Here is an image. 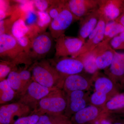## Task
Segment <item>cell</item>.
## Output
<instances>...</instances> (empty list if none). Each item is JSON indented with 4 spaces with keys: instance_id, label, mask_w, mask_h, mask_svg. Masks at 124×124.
Here are the masks:
<instances>
[{
    "instance_id": "obj_1",
    "label": "cell",
    "mask_w": 124,
    "mask_h": 124,
    "mask_svg": "<svg viewBox=\"0 0 124 124\" xmlns=\"http://www.w3.org/2000/svg\"><path fill=\"white\" fill-rule=\"evenodd\" d=\"M30 70L33 80L40 85L50 88L60 89L63 87L66 77L59 74L48 60L35 62Z\"/></svg>"
},
{
    "instance_id": "obj_2",
    "label": "cell",
    "mask_w": 124,
    "mask_h": 124,
    "mask_svg": "<svg viewBox=\"0 0 124 124\" xmlns=\"http://www.w3.org/2000/svg\"><path fill=\"white\" fill-rule=\"evenodd\" d=\"M0 57L2 60L17 65L24 64L27 66L32 63L31 56L25 53L11 34L0 35Z\"/></svg>"
},
{
    "instance_id": "obj_3",
    "label": "cell",
    "mask_w": 124,
    "mask_h": 124,
    "mask_svg": "<svg viewBox=\"0 0 124 124\" xmlns=\"http://www.w3.org/2000/svg\"><path fill=\"white\" fill-rule=\"evenodd\" d=\"M67 101L60 89H56L40 100L37 108L31 115L62 114L67 107Z\"/></svg>"
},
{
    "instance_id": "obj_4",
    "label": "cell",
    "mask_w": 124,
    "mask_h": 124,
    "mask_svg": "<svg viewBox=\"0 0 124 124\" xmlns=\"http://www.w3.org/2000/svg\"><path fill=\"white\" fill-rule=\"evenodd\" d=\"M56 89H59L47 88L33 80L24 93L20 95L18 102L29 107L32 112L36 110L40 100L51 91Z\"/></svg>"
},
{
    "instance_id": "obj_5",
    "label": "cell",
    "mask_w": 124,
    "mask_h": 124,
    "mask_svg": "<svg viewBox=\"0 0 124 124\" xmlns=\"http://www.w3.org/2000/svg\"><path fill=\"white\" fill-rule=\"evenodd\" d=\"M55 40V56L58 58L70 55L73 57L85 42L79 37L67 36L64 34Z\"/></svg>"
},
{
    "instance_id": "obj_6",
    "label": "cell",
    "mask_w": 124,
    "mask_h": 124,
    "mask_svg": "<svg viewBox=\"0 0 124 124\" xmlns=\"http://www.w3.org/2000/svg\"><path fill=\"white\" fill-rule=\"evenodd\" d=\"M79 20L69 10L66 3L59 14L52 19L49 26L50 33L55 39L64 34L65 31L75 21Z\"/></svg>"
},
{
    "instance_id": "obj_7",
    "label": "cell",
    "mask_w": 124,
    "mask_h": 124,
    "mask_svg": "<svg viewBox=\"0 0 124 124\" xmlns=\"http://www.w3.org/2000/svg\"><path fill=\"white\" fill-rule=\"evenodd\" d=\"M32 112L30 107L18 101L2 105L0 107V124H11L15 121V117L27 116Z\"/></svg>"
},
{
    "instance_id": "obj_8",
    "label": "cell",
    "mask_w": 124,
    "mask_h": 124,
    "mask_svg": "<svg viewBox=\"0 0 124 124\" xmlns=\"http://www.w3.org/2000/svg\"><path fill=\"white\" fill-rule=\"evenodd\" d=\"M53 37L50 32H41L35 36L31 40V57L32 62L44 58L51 49Z\"/></svg>"
},
{
    "instance_id": "obj_9",
    "label": "cell",
    "mask_w": 124,
    "mask_h": 124,
    "mask_svg": "<svg viewBox=\"0 0 124 124\" xmlns=\"http://www.w3.org/2000/svg\"><path fill=\"white\" fill-rule=\"evenodd\" d=\"M50 62L58 72L64 77L79 74L84 69L82 62L77 58L64 57Z\"/></svg>"
},
{
    "instance_id": "obj_10",
    "label": "cell",
    "mask_w": 124,
    "mask_h": 124,
    "mask_svg": "<svg viewBox=\"0 0 124 124\" xmlns=\"http://www.w3.org/2000/svg\"><path fill=\"white\" fill-rule=\"evenodd\" d=\"M100 0H69L67 5L73 15L81 19L99 9Z\"/></svg>"
},
{
    "instance_id": "obj_11",
    "label": "cell",
    "mask_w": 124,
    "mask_h": 124,
    "mask_svg": "<svg viewBox=\"0 0 124 124\" xmlns=\"http://www.w3.org/2000/svg\"><path fill=\"white\" fill-rule=\"evenodd\" d=\"M107 23L104 17L100 14V19L97 26L89 36L88 40L85 42L81 48L73 57H76L80 54L93 50L103 41Z\"/></svg>"
},
{
    "instance_id": "obj_12",
    "label": "cell",
    "mask_w": 124,
    "mask_h": 124,
    "mask_svg": "<svg viewBox=\"0 0 124 124\" xmlns=\"http://www.w3.org/2000/svg\"><path fill=\"white\" fill-rule=\"evenodd\" d=\"M99 10L107 22L117 20L124 11V1L100 0Z\"/></svg>"
},
{
    "instance_id": "obj_13",
    "label": "cell",
    "mask_w": 124,
    "mask_h": 124,
    "mask_svg": "<svg viewBox=\"0 0 124 124\" xmlns=\"http://www.w3.org/2000/svg\"><path fill=\"white\" fill-rule=\"evenodd\" d=\"M96 54V63L98 69H105L110 66L116 51L109 42L103 41L94 49Z\"/></svg>"
},
{
    "instance_id": "obj_14",
    "label": "cell",
    "mask_w": 124,
    "mask_h": 124,
    "mask_svg": "<svg viewBox=\"0 0 124 124\" xmlns=\"http://www.w3.org/2000/svg\"><path fill=\"white\" fill-rule=\"evenodd\" d=\"M100 14L99 9L80 19L79 38L85 42L99 22Z\"/></svg>"
},
{
    "instance_id": "obj_15",
    "label": "cell",
    "mask_w": 124,
    "mask_h": 124,
    "mask_svg": "<svg viewBox=\"0 0 124 124\" xmlns=\"http://www.w3.org/2000/svg\"><path fill=\"white\" fill-rule=\"evenodd\" d=\"M68 96L65 110L67 116L75 113L86 107V102L84 98V93L83 91H72L68 93Z\"/></svg>"
},
{
    "instance_id": "obj_16",
    "label": "cell",
    "mask_w": 124,
    "mask_h": 124,
    "mask_svg": "<svg viewBox=\"0 0 124 124\" xmlns=\"http://www.w3.org/2000/svg\"><path fill=\"white\" fill-rule=\"evenodd\" d=\"M88 86V82L84 77L79 74L65 78L63 87L68 93L73 91H83Z\"/></svg>"
},
{
    "instance_id": "obj_17",
    "label": "cell",
    "mask_w": 124,
    "mask_h": 124,
    "mask_svg": "<svg viewBox=\"0 0 124 124\" xmlns=\"http://www.w3.org/2000/svg\"><path fill=\"white\" fill-rule=\"evenodd\" d=\"M98 114L96 107L89 106L75 113L72 118L74 124H83L95 119Z\"/></svg>"
},
{
    "instance_id": "obj_18",
    "label": "cell",
    "mask_w": 124,
    "mask_h": 124,
    "mask_svg": "<svg viewBox=\"0 0 124 124\" xmlns=\"http://www.w3.org/2000/svg\"><path fill=\"white\" fill-rule=\"evenodd\" d=\"M76 58L82 62L84 69L88 73L94 74L98 69L96 64V55L94 50L80 54Z\"/></svg>"
},
{
    "instance_id": "obj_19",
    "label": "cell",
    "mask_w": 124,
    "mask_h": 124,
    "mask_svg": "<svg viewBox=\"0 0 124 124\" xmlns=\"http://www.w3.org/2000/svg\"><path fill=\"white\" fill-rule=\"evenodd\" d=\"M109 67L111 75L115 77H122L124 75V53L116 51Z\"/></svg>"
},
{
    "instance_id": "obj_20",
    "label": "cell",
    "mask_w": 124,
    "mask_h": 124,
    "mask_svg": "<svg viewBox=\"0 0 124 124\" xmlns=\"http://www.w3.org/2000/svg\"><path fill=\"white\" fill-rule=\"evenodd\" d=\"M29 31L30 28L26 24L24 19L20 18L15 20L12 24L11 33L17 39L28 35Z\"/></svg>"
},
{
    "instance_id": "obj_21",
    "label": "cell",
    "mask_w": 124,
    "mask_h": 124,
    "mask_svg": "<svg viewBox=\"0 0 124 124\" xmlns=\"http://www.w3.org/2000/svg\"><path fill=\"white\" fill-rule=\"evenodd\" d=\"M17 95L15 91L9 85L6 79L0 82V103L4 104L11 101Z\"/></svg>"
},
{
    "instance_id": "obj_22",
    "label": "cell",
    "mask_w": 124,
    "mask_h": 124,
    "mask_svg": "<svg viewBox=\"0 0 124 124\" xmlns=\"http://www.w3.org/2000/svg\"><path fill=\"white\" fill-rule=\"evenodd\" d=\"M6 80L9 85L15 91L17 95L20 96L23 91V86L18 71H11L9 74Z\"/></svg>"
},
{
    "instance_id": "obj_23",
    "label": "cell",
    "mask_w": 124,
    "mask_h": 124,
    "mask_svg": "<svg viewBox=\"0 0 124 124\" xmlns=\"http://www.w3.org/2000/svg\"><path fill=\"white\" fill-rule=\"evenodd\" d=\"M38 19L36 26L40 32H44L47 27L49 26L52 19L47 11H37Z\"/></svg>"
},
{
    "instance_id": "obj_24",
    "label": "cell",
    "mask_w": 124,
    "mask_h": 124,
    "mask_svg": "<svg viewBox=\"0 0 124 124\" xmlns=\"http://www.w3.org/2000/svg\"><path fill=\"white\" fill-rule=\"evenodd\" d=\"M94 86L96 91L107 94L112 89L113 84L111 81L107 78L101 77L96 80Z\"/></svg>"
},
{
    "instance_id": "obj_25",
    "label": "cell",
    "mask_w": 124,
    "mask_h": 124,
    "mask_svg": "<svg viewBox=\"0 0 124 124\" xmlns=\"http://www.w3.org/2000/svg\"><path fill=\"white\" fill-rule=\"evenodd\" d=\"M17 70L16 66L11 62L0 60V80L5 79L10 72Z\"/></svg>"
},
{
    "instance_id": "obj_26",
    "label": "cell",
    "mask_w": 124,
    "mask_h": 124,
    "mask_svg": "<svg viewBox=\"0 0 124 124\" xmlns=\"http://www.w3.org/2000/svg\"><path fill=\"white\" fill-rule=\"evenodd\" d=\"M67 0H54L52 4L47 10V13L52 19L59 14L66 3Z\"/></svg>"
},
{
    "instance_id": "obj_27",
    "label": "cell",
    "mask_w": 124,
    "mask_h": 124,
    "mask_svg": "<svg viewBox=\"0 0 124 124\" xmlns=\"http://www.w3.org/2000/svg\"><path fill=\"white\" fill-rule=\"evenodd\" d=\"M106 107L110 110L124 108V94L116 95L107 102Z\"/></svg>"
},
{
    "instance_id": "obj_28",
    "label": "cell",
    "mask_w": 124,
    "mask_h": 124,
    "mask_svg": "<svg viewBox=\"0 0 124 124\" xmlns=\"http://www.w3.org/2000/svg\"><path fill=\"white\" fill-rule=\"evenodd\" d=\"M18 71L23 84V91L21 95L26 89L30 83L33 80V79L31 72L30 70H27L25 68Z\"/></svg>"
},
{
    "instance_id": "obj_29",
    "label": "cell",
    "mask_w": 124,
    "mask_h": 124,
    "mask_svg": "<svg viewBox=\"0 0 124 124\" xmlns=\"http://www.w3.org/2000/svg\"><path fill=\"white\" fill-rule=\"evenodd\" d=\"M0 20H4L7 16L12 14L15 11L14 8H12L10 5V3L8 1H0Z\"/></svg>"
},
{
    "instance_id": "obj_30",
    "label": "cell",
    "mask_w": 124,
    "mask_h": 124,
    "mask_svg": "<svg viewBox=\"0 0 124 124\" xmlns=\"http://www.w3.org/2000/svg\"><path fill=\"white\" fill-rule=\"evenodd\" d=\"M22 18L24 19L26 24L29 27L36 25L38 19L37 11L35 10H31L24 13Z\"/></svg>"
},
{
    "instance_id": "obj_31",
    "label": "cell",
    "mask_w": 124,
    "mask_h": 124,
    "mask_svg": "<svg viewBox=\"0 0 124 124\" xmlns=\"http://www.w3.org/2000/svg\"><path fill=\"white\" fill-rule=\"evenodd\" d=\"M39 116L32 114L20 117L11 124H36L38 121Z\"/></svg>"
},
{
    "instance_id": "obj_32",
    "label": "cell",
    "mask_w": 124,
    "mask_h": 124,
    "mask_svg": "<svg viewBox=\"0 0 124 124\" xmlns=\"http://www.w3.org/2000/svg\"><path fill=\"white\" fill-rule=\"evenodd\" d=\"M16 39L19 44L23 49L25 53L31 56V38L27 35Z\"/></svg>"
},
{
    "instance_id": "obj_33",
    "label": "cell",
    "mask_w": 124,
    "mask_h": 124,
    "mask_svg": "<svg viewBox=\"0 0 124 124\" xmlns=\"http://www.w3.org/2000/svg\"><path fill=\"white\" fill-rule=\"evenodd\" d=\"M53 1L46 0H33L34 7L38 11H46L53 2Z\"/></svg>"
},
{
    "instance_id": "obj_34",
    "label": "cell",
    "mask_w": 124,
    "mask_h": 124,
    "mask_svg": "<svg viewBox=\"0 0 124 124\" xmlns=\"http://www.w3.org/2000/svg\"><path fill=\"white\" fill-rule=\"evenodd\" d=\"M57 114H46L40 116L36 124H55Z\"/></svg>"
},
{
    "instance_id": "obj_35",
    "label": "cell",
    "mask_w": 124,
    "mask_h": 124,
    "mask_svg": "<svg viewBox=\"0 0 124 124\" xmlns=\"http://www.w3.org/2000/svg\"><path fill=\"white\" fill-rule=\"evenodd\" d=\"M107 99V94L96 91L91 97V102L95 105H100L103 104Z\"/></svg>"
},
{
    "instance_id": "obj_36",
    "label": "cell",
    "mask_w": 124,
    "mask_h": 124,
    "mask_svg": "<svg viewBox=\"0 0 124 124\" xmlns=\"http://www.w3.org/2000/svg\"><path fill=\"white\" fill-rule=\"evenodd\" d=\"M14 22L11 18L0 21V35L10 34L11 26Z\"/></svg>"
},
{
    "instance_id": "obj_37",
    "label": "cell",
    "mask_w": 124,
    "mask_h": 124,
    "mask_svg": "<svg viewBox=\"0 0 124 124\" xmlns=\"http://www.w3.org/2000/svg\"><path fill=\"white\" fill-rule=\"evenodd\" d=\"M124 31V26L120 23L117 22V23L113 28L107 38L106 40L103 41H106L107 42H110V41L112 38L118 35Z\"/></svg>"
},
{
    "instance_id": "obj_38",
    "label": "cell",
    "mask_w": 124,
    "mask_h": 124,
    "mask_svg": "<svg viewBox=\"0 0 124 124\" xmlns=\"http://www.w3.org/2000/svg\"><path fill=\"white\" fill-rule=\"evenodd\" d=\"M110 44L113 49H120L124 48V42L119 35L116 36L110 41Z\"/></svg>"
},
{
    "instance_id": "obj_39",
    "label": "cell",
    "mask_w": 124,
    "mask_h": 124,
    "mask_svg": "<svg viewBox=\"0 0 124 124\" xmlns=\"http://www.w3.org/2000/svg\"><path fill=\"white\" fill-rule=\"evenodd\" d=\"M116 20L110 21L107 23L104 29V37L103 40L107 39L115 25L117 23Z\"/></svg>"
},
{
    "instance_id": "obj_40",
    "label": "cell",
    "mask_w": 124,
    "mask_h": 124,
    "mask_svg": "<svg viewBox=\"0 0 124 124\" xmlns=\"http://www.w3.org/2000/svg\"><path fill=\"white\" fill-rule=\"evenodd\" d=\"M55 124H72L67 117L63 115L62 114H57Z\"/></svg>"
},
{
    "instance_id": "obj_41",
    "label": "cell",
    "mask_w": 124,
    "mask_h": 124,
    "mask_svg": "<svg viewBox=\"0 0 124 124\" xmlns=\"http://www.w3.org/2000/svg\"><path fill=\"white\" fill-rule=\"evenodd\" d=\"M116 20L122 24L124 27V14Z\"/></svg>"
},
{
    "instance_id": "obj_42",
    "label": "cell",
    "mask_w": 124,
    "mask_h": 124,
    "mask_svg": "<svg viewBox=\"0 0 124 124\" xmlns=\"http://www.w3.org/2000/svg\"><path fill=\"white\" fill-rule=\"evenodd\" d=\"M96 124H111L110 122L107 120H102L101 122H98Z\"/></svg>"
},
{
    "instance_id": "obj_43",
    "label": "cell",
    "mask_w": 124,
    "mask_h": 124,
    "mask_svg": "<svg viewBox=\"0 0 124 124\" xmlns=\"http://www.w3.org/2000/svg\"><path fill=\"white\" fill-rule=\"evenodd\" d=\"M119 35L121 38V39L123 41V42H124V31L122 32L121 33H120Z\"/></svg>"
},
{
    "instance_id": "obj_44",
    "label": "cell",
    "mask_w": 124,
    "mask_h": 124,
    "mask_svg": "<svg viewBox=\"0 0 124 124\" xmlns=\"http://www.w3.org/2000/svg\"><path fill=\"white\" fill-rule=\"evenodd\" d=\"M122 124L121 123H119V122H117V123H115V124Z\"/></svg>"
}]
</instances>
